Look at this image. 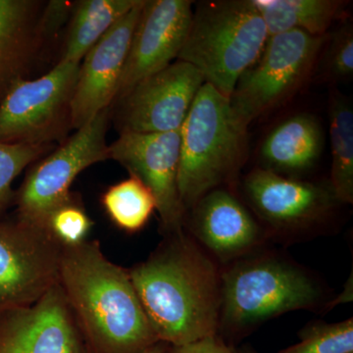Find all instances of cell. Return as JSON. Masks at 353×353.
<instances>
[{
	"label": "cell",
	"instance_id": "603a6c76",
	"mask_svg": "<svg viewBox=\"0 0 353 353\" xmlns=\"http://www.w3.org/2000/svg\"><path fill=\"white\" fill-rule=\"evenodd\" d=\"M278 353H353V320L307 327L299 343Z\"/></svg>",
	"mask_w": 353,
	"mask_h": 353
},
{
	"label": "cell",
	"instance_id": "7a4b0ae2",
	"mask_svg": "<svg viewBox=\"0 0 353 353\" xmlns=\"http://www.w3.org/2000/svg\"><path fill=\"white\" fill-rule=\"evenodd\" d=\"M58 284L92 353H143L158 343L129 270L99 241L62 248Z\"/></svg>",
	"mask_w": 353,
	"mask_h": 353
},
{
	"label": "cell",
	"instance_id": "4fadbf2b",
	"mask_svg": "<svg viewBox=\"0 0 353 353\" xmlns=\"http://www.w3.org/2000/svg\"><path fill=\"white\" fill-rule=\"evenodd\" d=\"M190 0H145L121 77L119 101L146 77L178 59L192 18Z\"/></svg>",
	"mask_w": 353,
	"mask_h": 353
},
{
	"label": "cell",
	"instance_id": "52a82bcc",
	"mask_svg": "<svg viewBox=\"0 0 353 353\" xmlns=\"http://www.w3.org/2000/svg\"><path fill=\"white\" fill-rule=\"evenodd\" d=\"M325 39L299 30L270 37L230 99L236 117L248 127L294 94L312 69Z\"/></svg>",
	"mask_w": 353,
	"mask_h": 353
},
{
	"label": "cell",
	"instance_id": "ac0fdd59",
	"mask_svg": "<svg viewBox=\"0 0 353 353\" xmlns=\"http://www.w3.org/2000/svg\"><path fill=\"white\" fill-rule=\"evenodd\" d=\"M323 148L319 122L301 113L281 123L265 139L262 160L267 170L275 173H301L312 168Z\"/></svg>",
	"mask_w": 353,
	"mask_h": 353
},
{
	"label": "cell",
	"instance_id": "2e32d148",
	"mask_svg": "<svg viewBox=\"0 0 353 353\" xmlns=\"http://www.w3.org/2000/svg\"><path fill=\"white\" fill-rule=\"evenodd\" d=\"M192 233L222 261L243 256L259 245L261 229L238 199L213 190L192 208Z\"/></svg>",
	"mask_w": 353,
	"mask_h": 353
},
{
	"label": "cell",
	"instance_id": "5bb4252c",
	"mask_svg": "<svg viewBox=\"0 0 353 353\" xmlns=\"http://www.w3.org/2000/svg\"><path fill=\"white\" fill-rule=\"evenodd\" d=\"M145 1L139 0L83 57L71 102L73 129L85 126L116 101L132 34Z\"/></svg>",
	"mask_w": 353,
	"mask_h": 353
},
{
	"label": "cell",
	"instance_id": "d6986e66",
	"mask_svg": "<svg viewBox=\"0 0 353 353\" xmlns=\"http://www.w3.org/2000/svg\"><path fill=\"white\" fill-rule=\"evenodd\" d=\"M268 37L303 31L312 36H326L327 30L343 13V3L336 0H252ZM268 38V39H269Z\"/></svg>",
	"mask_w": 353,
	"mask_h": 353
},
{
	"label": "cell",
	"instance_id": "7402d4cb",
	"mask_svg": "<svg viewBox=\"0 0 353 353\" xmlns=\"http://www.w3.org/2000/svg\"><path fill=\"white\" fill-rule=\"evenodd\" d=\"M101 204L111 222L126 233L143 230L157 210V201L138 176L110 185L101 196Z\"/></svg>",
	"mask_w": 353,
	"mask_h": 353
},
{
	"label": "cell",
	"instance_id": "277c9868",
	"mask_svg": "<svg viewBox=\"0 0 353 353\" xmlns=\"http://www.w3.org/2000/svg\"><path fill=\"white\" fill-rule=\"evenodd\" d=\"M268 32L252 0L201 1L192 12L178 60L231 99L239 79L259 60Z\"/></svg>",
	"mask_w": 353,
	"mask_h": 353
},
{
	"label": "cell",
	"instance_id": "8fae6325",
	"mask_svg": "<svg viewBox=\"0 0 353 353\" xmlns=\"http://www.w3.org/2000/svg\"><path fill=\"white\" fill-rule=\"evenodd\" d=\"M204 83L196 67L181 60L146 77L119 99L121 132L180 131Z\"/></svg>",
	"mask_w": 353,
	"mask_h": 353
},
{
	"label": "cell",
	"instance_id": "cb8c5ba5",
	"mask_svg": "<svg viewBox=\"0 0 353 353\" xmlns=\"http://www.w3.org/2000/svg\"><path fill=\"white\" fill-rule=\"evenodd\" d=\"M94 225L85 208L71 194L48 216L46 230L62 248H68L88 241Z\"/></svg>",
	"mask_w": 353,
	"mask_h": 353
},
{
	"label": "cell",
	"instance_id": "ffe728a7",
	"mask_svg": "<svg viewBox=\"0 0 353 353\" xmlns=\"http://www.w3.org/2000/svg\"><path fill=\"white\" fill-rule=\"evenodd\" d=\"M139 0H85L79 2L60 61L81 63L85 54L138 3Z\"/></svg>",
	"mask_w": 353,
	"mask_h": 353
},
{
	"label": "cell",
	"instance_id": "6da1fadb",
	"mask_svg": "<svg viewBox=\"0 0 353 353\" xmlns=\"http://www.w3.org/2000/svg\"><path fill=\"white\" fill-rule=\"evenodd\" d=\"M129 273L158 341L181 347L217 334L221 274L183 232L168 236Z\"/></svg>",
	"mask_w": 353,
	"mask_h": 353
},
{
	"label": "cell",
	"instance_id": "ba28073f",
	"mask_svg": "<svg viewBox=\"0 0 353 353\" xmlns=\"http://www.w3.org/2000/svg\"><path fill=\"white\" fill-rule=\"evenodd\" d=\"M109 109L97 114L54 152L34 166L16 196V219L46 230L48 216L71 196L77 176L109 159L106 143Z\"/></svg>",
	"mask_w": 353,
	"mask_h": 353
},
{
	"label": "cell",
	"instance_id": "9c48e42d",
	"mask_svg": "<svg viewBox=\"0 0 353 353\" xmlns=\"http://www.w3.org/2000/svg\"><path fill=\"white\" fill-rule=\"evenodd\" d=\"M61 252L46 230L0 220V310L32 305L57 285Z\"/></svg>",
	"mask_w": 353,
	"mask_h": 353
},
{
	"label": "cell",
	"instance_id": "30bf717a",
	"mask_svg": "<svg viewBox=\"0 0 353 353\" xmlns=\"http://www.w3.org/2000/svg\"><path fill=\"white\" fill-rule=\"evenodd\" d=\"M109 159L138 176L157 201L162 230L167 236L183 233L185 211L179 194L181 130L168 132H121L108 145Z\"/></svg>",
	"mask_w": 353,
	"mask_h": 353
},
{
	"label": "cell",
	"instance_id": "4316f807",
	"mask_svg": "<svg viewBox=\"0 0 353 353\" xmlns=\"http://www.w3.org/2000/svg\"><path fill=\"white\" fill-rule=\"evenodd\" d=\"M170 353H241L232 345H227L219 336H209L181 347H171Z\"/></svg>",
	"mask_w": 353,
	"mask_h": 353
},
{
	"label": "cell",
	"instance_id": "44dd1931",
	"mask_svg": "<svg viewBox=\"0 0 353 353\" xmlns=\"http://www.w3.org/2000/svg\"><path fill=\"white\" fill-rule=\"evenodd\" d=\"M331 189L341 203L353 201V111L350 99L333 92L329 104Z\"/></svg>",
	"mask_w": 353,
	"mask_h": 353
},
{
	"label": "cell",
	"instance_id": "484cf974",
	"mask_svg": "<svg viewBox=\"0 0 353 353\" xmlns=\"http://www.w3.org/2000/svg\"><path fill=\"white\" fill-rule=\"evenodd\" d=\"M326 69L334 80H348L353 75V30L345 24L336 31L326 55Z\"/></svg>",
	"mask_w": 353,
	"mask_h": 353
},
{
	"label": "cell",
	"instance_id": "5b68a950",
	"mask_svg": "<svg viewBox=\"0 0 353 353\" xmlns=\"http://www.w3.org/2000/svg\"><path fill=\"white\" fill-rule=\"evenodd\" d=\"M322 290L303 269L277 257L241 260L221 274L219 329L238 334L319 303Z\"/></svg>",
	"mask_w": 353,
	"mask_h": 353
},
{
	"label": "cell",
	"instance_id": "7c38bea8",
	"mask_svg": "<svg viewBox=\"0 0 353 353\" xmlns=\"http://www.w3.org/2000/svg\"><path fill=\"white\" fill-rule=\"evenodd\" d=\"M0 353H92L59 284L32 305L0 310Z\"/></svg>",
	"mask_w": 353,
	"mask_h": 353
},
{
	"label": "cell",
	"instance_id": "83f0119b",
	"mask_svg": "<svg viewBox=\"0 0 353 353\" xmlns=\"http://www.w3.org/2000/svg\"><path fill=\"white\" fill-rule=\"evenodd\" d=\"M170 345L166 343L158 341V343L153 345L152 347L148 348L143 353H170Z\"/></svg>",
	"mask_w": 353,
	"mask_h": 353
},
{
	"label": "cell",
	"instance_id": "3957f363",
	"mask_svg": "<svg viewBox=\"0 0 353 353\" xmlns=\"http://www.w3.org/2000/svg\"><path fill=\"white\" fill-rule=\"evenodd\" d=\"M248 126L230 99L204 83L181 129L178 187L185 211L232 180L248 157Z\"/></svg>",
	"mask_w": 353,
	"mask_h": 353
},
{
	"label": "cell",
	"instance_id": "f1b7e54d",
	"mask_svg": "<svg viewBox=\"0 0 353 353\" xmlns=\"http://www.w3.org/2000/svg\"><path fill=\"white\" fill-rule=\"evenodd\" d=\"M241 353H256V352H252V350H243V352H241Z\"/></svg>",
	"mask_w": 353,
	"mask_h": 353
},
{
	"label": "cell",
	"instance_id": "8992f818",
	"mask_svg": "<svg viewBox=\"0 0 353 353\" xmlns=\"http://www.w3.org/2000/svg\"><path fill=\"white\" fill-rule=\"evenodd\" d=\"M81 63L59 61L34 80L19 78L0 99V143L48 145L71 126Z\"/></svg>",
	"mask_w": 353,
	"mask_h": 353
},
{
	"label": "cell",
	"instance_id": "9a60e30c",
	"mask_svg": "<svg viewBox=\"0 0 353 353\" xmlns=\"http://www.w3.org/2000/svg\"><path fill=\"white\" fill-rule=\"evenodd\" d=\"M245 192L260 218L281 230L301 229L317 222L338 202L331 185L292 180L267 169L248 174Z\"/></svg>",
	"mask_w": 353,
	"mask_h": 353
},
{
	"label": "cell",
	"instance_id": "e0dca14e",
	"mask_svg": "<svg viewBox=\"0 0 353 353\" xmlns=\"http://www.w3.org/2000/svg\"><path fill=\"white\" fill-rule=\"evenodd\" d=\"M50 34L41 4L34 0H0V99L24 74Z\"/></svg>",
	"mask_w": 353,
	"mask_h": 353
},
{
	"label": "cell",
	"instance_id": "d4e9b609",
	"mask_svg": "<svg viewBox=\"0 0 353 353\" xmlns=\"http://www.w3.org/2000/svg\"><path fill=\"white\" fill-rule=\"evenodd\" d=\"M46 150L48 145L0 143V215L13 201L14 180Z\"/></svg>",
	"mask_w": 353,
	"mask_h": 353
}]
</instances>
